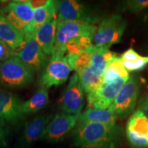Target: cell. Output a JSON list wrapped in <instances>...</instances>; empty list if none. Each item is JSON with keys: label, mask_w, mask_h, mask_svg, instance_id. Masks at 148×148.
I'll list each match as a JSON object with an SVG mask.
<instances>
[{"label": "cell", "mask_w": 148, "mask_h": 148, "mask_svg": "<svg viewBox=\"0 0 148 148\" xmlns=\"http://www.w3.org/2000/svg\"><path fill=\"white\" fill-rule=\"evenodd\" d=\"M73 142L78 148H116L121 139L122 129L119 125L99 123L76 125Z\"/></svg>", "instance_id": "cell-1"}, {"label": "cell", "mask_w": 148, "mask_h": 148, "mask_svg": "<svg viewBox=\"0 0 148 148\" xmlns=\"http://www.w3.org/2000/svg\"><path fill=\"white\" fill-rule=\"evenodd\" d=\"M116 56L110 49L93 45L89 66L76 73L86 95L95 90L101 84L107 63Z\"/></svg>", "instance_id": "cell-2"}, {"label": "cell", "mask_w": 148, "mask_h": 148, "mask_svg": "<svg viewBox=\"0 0 148 148\" xmlns=\"http://www.w3.org/2000/svg\"><path fill=\"white\" fill-rule=\"evenodd\" d=\"M34 72L17 57L0 63V84L8 88H21L32 82Z\"/></svg>", "instance_id": "cell-3"}, {"label": "cell", "mask_w": 148, "mask_h": 148, "mask_svg": "<svg viewBox=\"0 0 148 148\" xmlns=\"http://www.w3.org/2000/svg\"><path fill=\"white\" fill-rule=\"evenodd\" d=\"M127 22L119 14H114L103 19L92 37L95 47L108 49L121 40Z\"/></svg>", "instance_id": "cell-4"}, {"label": "cell", "mask_w": 148, "mask_h": 148, "mask_svg": "<svg viewBox=\"0 0 148 148\" xmlns=\"http://www.w3.org/2000/svg\"><path fill=\"white\" fill-rule=\"evenodd\" d=\"M72 68L68 62L66 53L53 52L39 79L40 88L46 89L63 84L67 80Z\"/></svg>", "instance_id": "cell-5"}, {"label": "cell", "mask_w": 148, "mask_h": 148, "mask_svg": "<svg viewBox=\"0 0 148 148\" xmlns=\"http://www.w3.org/2000/svg\"><path fill=\"white\" fill-rule=\"evenodd\" d=\"M96 29L97 27L95 25L86 22L77 21H58L53 52L66 53L65 45L68 42L81 36L93 37Z\"/></svg>", "instance_id": "cell-6"}, {"label": "cell", "mask_w": 148, "mask_h": 148, "mask_svg": "<svg viewBox=\"0 0 148 148\" xmlns=\"http://www.w3.org/2000/svg\"><path fill=\"white\" fill-rule=\"evenodd\" d=\"M1 15L13 26L22 32L24 36L34 35L31 32V25L34 18V9L28 1H12L0 10Z\"/></svg>", "instance_id": "cell-7"}, {"label": "cell", "mask_w": 148, "mask_h": 148, "mask_svg": "<svg viewBox=\"0 0 148 148\" xmlns=\"http://www.w3.org/2000/svg\"><path fill=\"white\" fill-rule=\"evenodd\" d=\"M140 84L136 75L130 76L110 106L117 119L126 118L134 110L139 93Z\"/></svg>", "instance_id": "cell-8"}, {"label": "cell", "mask_w": 148, "mask_h": 148, "mask_svg": "<svg viewBox=\"0 0 148 148\" xmlns=\"http://www.w3.org/2000/svg\"><path fill=\"white\" fill-rule=\"evenodd\" d=\"M79 115L63 112L55 114L44 130L40 140L53 143L61 141L76 126Z\"/></svg>", "instance_id": "cell-9"}, {"label": "cell", "mask_w": 148, "mask_h": 148, "mask_svg": "<svg viewBox=\"0 0 148 148\" xmlns=\"http://www.w3.org/2000/svg\"><path fill=\"white\" fill-rule=\"evenodd\" d=\"M56 18L58 21H83L92 25L99 20L91 9L75 0L57 1Z\"/></svg>", "instance_id": "cell-10"}, {"label": "cell", "mask_w": 148, "mask_h": 148, "mask_svg": "<svg viewBox=\"0 0 148 148\" xmlns=\"http://www.w3.org/2000/svg\"><path fill=\"white\" fill-rule=\"evenodd\" d=\"M15 56L34 72H40L47 66L49 59L35 40L34 35L24 36L21 47L15 52Z\"/></svg>", "instance_id": "cell-11"}, {"label": "cell", "mask_w": 148, "mask_h": 148, "mask_svg": "<svg viewBox=\"0 0 148 148\" xmlns=\"http://www.w3.org/2000/svg\"><path fill=\"white\" fill-rule=\"evenodd\" d=\"M128 78L119 77L110 83L101 82L95 90L86 94L88 107L106 110L113 103L117 94Z\"/></svg>", "instance_id": "cell-12"}, {"label": "cell", "mask_w": 148, "mask_h": 148, "mask_svg": "<svg viewBox=\"0 0 148 148\" xmlns=\"http://www.w3.org/2000/svg\"><path fill=\"white\" fill-rule=\"evenodd\" d=\"M84 104V90L75 73L71 77L69 84L59 99V107L63 112L80 114Z\"/></svg>", "instance_id": "cell-13"}, {"label": "cell", "mask_w": 148, "mask_h": 148, "mask_svg": "<svg viewBox=\"0 0 148 148\" xmlns=\"http://www.w3.org/2000/svg\"><path fill=\"white\" fill-rule=\"evenodd\" d=\"M125 135L130 145L132 147H148V119L139 108L127 119Z\"/></svg>", "instance_id": "cell-14"}, {"label": "cell", "mask_w": 148, "mask_h": 148, "mask_svg": "<svg viewBox=\"0 0 148 148\" xmlns=\"http://www.w3.org/2000/svg\"><path fill=\"white\" fill-rule=\"evenodd\" d=\"M21 103L14 94L0 88V120L5 123H15L23 119L25 116L20 111Z\"/></svg>", "instance_id": "cell-15"}, {"label": "cell", "mask_w": 148, "mask_h": 148, "mask_svg": "<svg viewBox=\"0 0 148 148\" xmlns=\"http://www.w3.org/2000/svg\"><path fill=\"white\" fill-rule=\"evenodd\" d=\"M51 118V114H39L25 123L21 139L19 140L20 147H28L38 139H40L44 130Z\"/></svg>", "instance_id": "cell-16"}, {"label": "cell", "mask_w": 148, "mask_h": 148, "mask_svg": "<svg viewBox=\"0 0 148 148\" xmlns=\"http://www.w3.org/2000/svg\"><path fill=\"white\" fill-rule=\"evenodd\" d=\"M57 22L56 17L52 18L40 26L34 34L37 43L47 56H51L53 52Z\"/></svg>", "instance_id": "cell-17"}, {"label": "cell", "mask_w": 148, "mask_h": 148, "mask_svg": "<svg viewBox=\"0 0 148 148\" xmlns=\"http://www.w3.org/2000/svg\"><path fill=\"white\" fill-rule=\"evenodd\" d=\"M117 117L109 108L106 110H99L87 107L79 115L77 125L87 123H99L106 125H116Z\"/></svg>", "instance_id": "cell-18"}, {"label": "cell", "mask_w": 148, "mask_h": 148, "mask_svg": "<svg viewBox=\"0 0 148 148\" xmlns=\"http://www.w3.org/2000/svg\"><path fill=\"white\" fill-rule=\"evenodd\" d=\"M0 40L3 41L12 50L17 51L24 42V35L0 13Z\"/></svg>", "instance_id": "cell-19"}, {"label": "cell", "mask_w": 148, "mask_h": 148, "mask_svg": "<svg viewBox=\"0 0 148 148\" xmlns=\"http://www.w3.org/2000/svg\"><path fill=\"white\" fill-rule=\"evenodd\" d=\"M49 103V92L47 89L40 88L28 100L22 101L20 106L21 114H26L34 113L45 107Z\"/></svg>", "instance_id": "cell-20"}, {"label": "cell", "mask_w": 148, "mask_h": 148, "mask_svg": "<svg viewBox=\"0 0 148 148\" xmlns=\"http://www.w3.org/2000/svg\"><path fill=\"white\" fill-rule=\"evenodd\" d=\"M57 1L49 0L44 6L34 10V18L31 25V32L34 34L36 31L44 23L56 17Z\"/></svg>", "instance_id": "cell-21"}, {"label": "cell", "mask_w": 148, "mask_h": 148, "mask_svg": "<svg viewBox=\"0 0 148 148\" xmlns=\"http://www.w3.org/2000/svg\"><path fill=\"white\" fill-rule=\"evenodd\" d=\"M129 72L123 66L121 58L116 56L107 63L102 75L103 83L114 82L119 77L129 78Z\"/></svg>", "instance_id": "cell-22"}, {"label": "cell", "mask_w": 148, "mask_h": 148, "mask_svg": "<svg viewBox=\"0 0 148 148\" xmlns=\"http://www.w3.org/2000/svg\"><path fill=\"white\" fill-rule=\"evenodd\" d=\"M123 66L128 72L138 71L143 69L148 64V56H140L133 48H130L121 56Z\"/></svg>", "instance_id": "cell-23"}, {"label": "cell", "mask_w": 148, "mask_h": 148, "mask_svg": "<svg viewBox=\"0 0 148 148\" xmlns=\"http://www.w3.org/2000/svg\"><path fill=\"white\" fill-rule=\"evenodd\" d=\"M123 10L137 13L148 8V0H130L123 3Z\"/></svg>", "instance_id": "cell-24"}, {"label": "cell", "mask_w": 148, "mask_h": 148, "mask_svg": "<svg viewBox=\"0 0 148 148\" xmlns=\"http://www.w3.org/2000/svg\"><path fill=\"white\" fill-rule=\"evenodd\" d=\"M13 56H15L14 51L12 50L5 42L0 40V61L4 62Z\"/></svg>", "instance_id": "cell-25"}, {"label": "cell", "mask_w": 148, "mask_h": 148, "mask_svg": "<svg viewBox=\"0 0 148 148\" xmlns=\"http://www.w3.org/2000/svg\"><path fill=\"white\" fill-rule=\"evenodd\" d=\"M139 108L143 111L148 119V92L144 93L140 98Z\"/></svg>", "instance_id": "cell-26"}, {"label": "cell", "mask_w": 148, "mask_h": 148, "mask_svg": "<svg viewBox=\"0 0 148 148\" xmlns=\"http://www.w3.org/2000/svg\"><path fill=\"white\" fill-rule=\"evenodd\" d=\"M28 2L31 7L34 10V9L40 8V7L47 4L49 1L48 0H29Z\"/></svg>", "instance_id": "cell-27"}, {"label": "cell", "mask_w": 148, "mask_h": 148, "mask_svg": "<svg viewBox=\"0 0 148 148\" xmlns=\"http://www.w3.org/2000/svg\"><path fill=\"white\" fill-rule=\"evenodd\" d=\"M7 130L5 127H0V147H5L6 146V137Z\"/></svg>", "instance_id": "cell-28"}, {"label": "cell", "mask_w": 148, "mask_h": 148, "mask_svg": "<svg viewBox=\"0 0 148 148\" xmlns=\"http://www.w3.org/2000/svg\"><path fill=\"white\" fill-rule=\"evenodd\" d=\"M5 123L4 121H1V120H0V127H5Z\"/></svg>", "instance_id": "cell-29"}]
</instances>
